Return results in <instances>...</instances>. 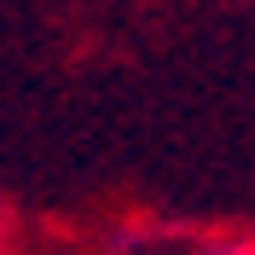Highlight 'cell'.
<instances>
[{"label":"cell","instance_id":"obj_1","mask_svg":"<svg viewBox=\"0 0 255 255\" xmlns=\"http://www.w3.org/2000/svg\"><path fill=\"white\" fill-rule=\"evenodd\" d=\"M180 226L168 221H116L111 232H105V255H151L157 244H168Z\"/></svg>","mask_w":255,"mask_h":255},{"label":"cell","instance_id":"obj_2","mask_svg":"<svg viewBox=\"0 0 255 255\" xmlns=\"http://www.w3.org/2000/svg\"><path fill=\"white\" fill-rule=\"evenodd\" d=\"M186 255H255V232H197Z\"/></svg>","mask_w":255,"mask_h":255}]
</instances>
